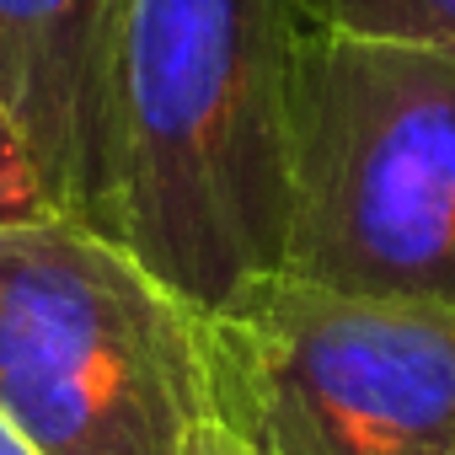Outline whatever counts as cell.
Returning <instances> with one entry per match:
<instances>
[{"label": "cell", "mask_w": 455, "mask_h": 455, "mask_svg": "<svg viewBox=\"0 0 455 455\" xmlns=\"http://www.w3.org/2000/svg\"><path fill=\"white\" fill-rule=\"evenodd\" d=\"M295 0H113L92 225L204 316L279 274Z\"/></svg>", "instance_id": "obj_1"}, {"label": "cell", "mask_w": 455, "mask_h": 455, "mask_svg": "<svg viewBox=\"0 0 455 455\" xmlns=\"http://www.w3.org/2000/svg\"><path fill=\"white\" fill-rule=\"evenodd\" d=\"M279 274L455 306V49L306 28Z\"/></svg>", "instance_id": "obj_2"}, {"label": "cell", "mask_w": 455, "mask_h": 455, "mask_svg": "<svg viewBox=\"0 0 455 455\" xmlns=\"http://www.w3.org/2000/svg\"><path fill=\"white\" fill-rule=\"evenodd\" d=\"M209 316L76 214L0 225V418L38 455H182Z\"/></svg>", "instance_id": "obj_3"}, {"label": "cell", "mask_w": 455, "mask_h": 455, "mask_svg": "<svg viewBox=\"0 0 455 455\" xmlns=\"http://www.w3.org/2000/svg\"><path fill=\"white\" fill-rule=\"evenodd\" d=\"M220 322L306 455H455V306L268 274Z\"/></svg>", "instance_id": "obj_4"}, {"label": "cell", "mask_w": 455, "mask_h": 455, "mask_svg": "<svg viewBox=\"0 0 455 455\" xmlns=\"http://www.w3.org/2000/svg\"><path fill=\"white\" fill-rule=\"evenodd\" d=\"M108 33L113 0H0V102L60 214L86 225L102 172Z\"/></svg>", "instance_id": "obj_5"}, {"label": "cell", "mask_w": 455, "mask_h": 455, "mask_svg": "<svg viewBox=\"0 0 455 455\" xmlns=\"http://www.w3.org/2000/svg\"><path fill=\"white\" fill-rule=\"evenodd\" d=\"M182 455H306L284 428L247 348L220 316H209V380Z\"/></svg>", "instance_id": "obj_6"}, {"label": "cell", "mask_w": 455, "mask_h": 455, "mask_svg": "<svg viewBox=\"0 0 455 455\" xmlns=\"http://www.w3.org/2000/svg\"><path fill=\"white\" fill-rule=\"evenodd\" d=\"M295 12L316 33L455 49V0H295Z\"/></svg>", "instance_id": "obj_7"}, {"label": "cell", "mask_w": 455, "mask_h": 455, "mask_svg": "<svg viewBox=\"0 0 455 455\" xmlns=\"http://www.w3.org/2000/svg\"><path fill=\"white\" fill-rule=\"evenodd\" d=\"M38 214H60V204L49 198L6 102H0V225H17V220H38Z\"/></svg>", "instance_id": "obj_8"}, {"label": "cell", "mask_w": 455, "mask_h": 455, "mask_svg": "<svg viewBox=\"0 0 455 455\" xmlns=\"http://www.w3.org/2000/svg\"><path fill=\"white\" fill-rule=\"evenodd\" d=\"M0 455H38V450H33V444L6 423V418H0Z\"/></svg>", "instance_id": "obj_9"}]
</instances>
